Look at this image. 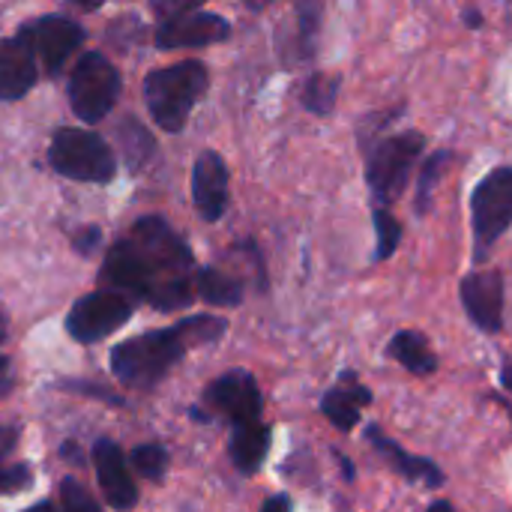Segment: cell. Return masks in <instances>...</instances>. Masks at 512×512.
I'll return each mask as SVG.
<instances>
[{
    "instance_id": "8",
    "label": "cell",
    "mask_w": 512,
    "mask_h": 512,
    "mask_svg": "<svg viewBox=\"0 0 512 512\" xmlns=\"http://www.w3.org/2000/svg\"><path fill=\"white\" fill-rule=\"evenodd\" d=\"M459 300L468 321L486 333L498 336L504 330V306H507V282L498 267H483L468 273L459 282Z\"/></svg>"
},
{
    "instance_id": "27",
    "label": "cell",
    "mask_w": 512,
    "mask_h": 512,
    "mask_svg": "<svg viewBox=\"0 0 512 512\" xmlns=\"http://www.w3.org/2000/svg\"><path fill=\"white\" fill-rule=\"evenodd\" d=\"M60 498H63V507L66 510H84V512H96L99 510V504H96V498L81 486V483H75V480H63L60 483Z\"/></svg>"
},
{
    "instance_id": "5",
    "label": "cell",
    "mask_w": 512,
    "mask_h": 512,
    "mask_svg": "<svg viewBox=\"0 0 512 512\" xmlns=\"http://www.w3.org/2000/svg\"><path fill=\"white\" fill-rule=\"evenodd\" d=\"M48 162L57 174L84 183H111L117 174L114 150L90 129H57L48 144Z\"/></svg>"
},
{
    "instance_id": "31",
    "label": "cell",
    "mask_w": 512,
    "mask_h": 512,
    "mask_svg": "<svg viewBox=\"0 0 512 512\" xmlns=\"http://www.w3.org/2000/svg\"><path fill=\"white\" fill-rule=\"evenodd\" d=\"M18 444V429L15 426H0V459L9 456Z\"/></svg>"
},
{
    "instance_id": "38",
    "label": "cell",
    "mask_w": 512,
    "mask_h": 512,
    "mask_svg": "<svg viewBox=\"0 0 512 512\" xmlns=\"http://www.w3.org/2000/svg\"><path fill=\"white\" fill-rule=\"evenodd\" d=\"M252 12H261V9H267V6H273V3H279V0H243Z\"/></svg>"
},
{
    "instance_id": "1",
    "label": "cell",
    "mask_w": 512,
    "mask_h": 512,
    "mask_svg": "<svg viewBox=\"0 0 512 512\" xmlns=\"http://www.w3.org/2000/svg\"><path fill=\"white\" fill-rule=\"evenodd\" d=\"M426 144H429V138L420 129H402L393 135H378L375 141H369L363 147L366 186H369V195L375 204L393 207L405 195V189L426 153Z\"/></svg>"
},
{
    "instance_id": "13",
    "label": "cell",
    "mask_w": 512,
    "mask_h": 512,
    "mask_svg": "<svg viewBox=\"0 0 512 512\" xmlns=\"http://www.w3.org/2000/svg\"><path fill=\"white\" fill-rule=\"evenodd\" d=\"M375 402V393L360 381L354 369H342L336 384L321 396V414L339 432H354L363 420V411Z\"/></svg>"
},
{
    "instance_id": "12",
    "label": "cell",
    "mask_w": 512,
    "mask_h": 512,
    "mask_svg": "<svg viewBox=\"0 0 512 512\" xmlns=\"http://www.w3.org/2000/svg\"><path fill=\"white\" fill-rule=\"evenodd\" d=\"M228 36H231V24L222 15L192 9V12L162 18L153 39L159 48H204L213 42H225Z\"/></svg>"
},
{
    "instance_id": "33",
    "label": "cell",
    "mask_w": 512,
    "mask_h": 512,
    "mask_svg": "<svg viewBox=\"0 0 512 512\" xmlns=\"http://www.w3.org/2000/svg\"><path fill=\"white\" fill-rule=\"evenodd\" d=\"M291 507H294V501H291L288 495H273V498H267V501H264V507H261V510L264 512H273V510L288 512Z\"/></svg>"
},
{
    "instance_id": "20",
    "label": "cell",
    "mask_w": 512,
    "mask_h": 512,
    "mask_svg": "<svg viewBox=\"0 0 512 512\" xmlns=\"http://www.w3.org/2000/svg\"><path fill=\"white\" fill-rule=\"evenodd\" d=\"M297 9V33H294V54L297 60H312L318 51V33L324 21V0H294Z\"/></svg>"
},
{
    "instance_id": "3",
    "label": "cell",
    "mask_w": 512,
    "mask_h": 512,
    "mask_svg": "<svg viewBox=\"0 0 512 512\" xmlns=\"http://www.w3.org/2000/svg\"><path fill=\"white\" fill-rule=\"evenodd\" d=\"M207 84V69L198 60H183L150 72L144 81V102L156 126L165 132H183L195 105L207 93Z\"/></svg>"
},
{
    "instance_id": "41",
    "label": "cell",
    "mask_w": 512,
    "mask_h": 512,
    "mask_svg": "<svg viewBox=\"0 0 512 512\" xmlns=\"http://www.w3.org/2000/svg\"><path fill=\"white\" fill-rule=\"evenodd\" d=\"M6 369H9V360H6V357H0V375H6Z\"/></svg>"
},
{
    "instance_id": "9",
    "label": "cell",
    "mask_w": 512,
    "mask_h": 512,
    "mask_svg": "<svg viewBox=\"0 0 512 512\" xmlns=\"http://www.w3.org/2000/svg\"><path fill=\"white\" fill-rule=\"evenodd\" d=\"M18 36L30 45V51L42 60L48 75H60L69 57L84 42V27L63 15H42L18 30Z\"/></svg>"
},
{
    "instance_id": "15",
    "label": "cell",
    "mask_w": 512,
    "mask_h": 512,
    "mask_svg": "<svg viewBox=\"0 0 512 512\" xmlns=\"http://www.w3.org/2000/svg\"><path fill=\"white\" fill-rule=\"evenodd\" d=\"M93 465H96V480L105 495V501L114 510H132L138 504V489L126 471L123 453L114 441L102 438L93 444Z\"/></svg>"
},
{
    "instance_id": "4",
    "label": "cell",
    "mask_w": 512,
    "mask_h": 512,
    "mask_svg": "<svg viewBox=\"0 0 512 512\" xmlns=\"http://www.w3.org/2000/svg\"><path fill=\"white\" fill-rule=\"evenodd\" d=\"M471 237L474 264H486L498 240L512 228V165H498L480 177L471 189Z\"/></svg>"
},
{
    "instance_id": "6",
    "label": "cell",
    "mask_w": 512,
    "mask_h": 512,
    "mask_svg": "<svg viewBox=\"0 0 512 512\" xmlns=\"http://www.w3.org/2000/svg\"><path fill=\"white\" fill-rule=\"evenodd\" d=\"M66 93H69V105L78 120L99 123L114 108V102L120 96V72L108 57L87 51L72 66Z\"/></svg>"
},
{
    "instance_id": "40",
    "label": "cell",
    "mask_w": 512,
    "mask_h": 512,
    "mask_svg": "<svg viewBox=\"0 0 512 512\" xmlns=\"http://www.w3.org/2000/svg\"><path fill=\"white\" fill-rule=\"evenodd\" d=\"M9 387H12V384H9V378H6V375H0V396H3Z\"/></svg>"
},
{
    "instance_id": "2",
    "label": "cell",
    "mask_w": 512,
    "mask_h": 512,
    "mask_svg": "<svg viewBox=\"0 0 512 512\" xmlns=\"http://www.w3.org/2000/svg\"><path fill=\"white\" fill-rule=\"evenodd\" d=\"M189 348L192 345L180 324L168 330H153L117 345L111 351V372L120 384L132 390H150L183 360Z\"/></svg>"
},
{
    "instance_id": "25",
    "label": "cell",
    "mask_w": 512,
    "mask_h": 512,
    "mask_svg": "<svg viewBox=\"0 0 512 512\" xmlns=\"http://www.w3.org/2000/svg\"><path fill=\"white\" fill-rule=\"evenodd\" d=\"M132 465L144 480L159 483L165 477V471H168V456H165V450L159 444H141V447L132 450Z\"/></svg>"
},
{
    "instance_id": "32",
    "label": "cell",
    "mask_w": 512,
    "mask_h": 512,
    "mask_svg": "<svg viewBox=\"0 0 512 512\" xmlns=\"http://www.w3.org/2000/svg\"><path fill=\"white\" fill-rule=\"evenodd\" d=\"M462 21L471 27V30H480L483 24H486V18H483V12L477 9V6H465V12H462Z\"/></svg>"
},
{
    "instance_id": "29",
    "label": "cell",
    "mask_w": 512,
    "mask_h": 512,
    "mask_svg": "<svg viewBox=\"0 0 512 512\" xmlns=\"http://www.w3.org/2000/svg\"><path fill=\"white\" fill-rule=\"evenodd\" d=\"M201 3H207V0H150V9L159 18H171V15H180V12H192Z\"/></svg>"
},
{
    "instance_id": "26",
    "label": "cell",
    "mask_w": 512,
    "mask_h": 512,
    "mask_svg": "<svg viewBox=\"0 0 512 512\" xmlns=\"http://www.w3.org/2000/svg\"><path fill=\"white\" fill-rule=\"evenodd\" d=\"M405 114V105H396V108H387V111H369L360 123H357V138H360V147H366L369 144V138L375 141L384 129H387V123H393V120H399Z\"/></svg>"
},
{
    "instance_id": "36",
    "label": "cell",
    "mask_w": 512,
    "mask_h": 512,
    "mask_svg": "<svg viewBox=\"0 0 512 512\" xmlns=\"http://www.w3.org/2000/svg\"><path fill=\"white\" fill-rule=\"evenodd\" d=\"M426 510H429V512H456V504H450V501H444V498H438V501H432V504H426Z\"/></svg>"
},
{
    "instance_id": "17",
    "label": "cell",
    "mask_w": 512,
    "mask_h": 512,
    "mask_svg": "<svg viewBox=\"0 0 512 512\" xmlns=\"http://www.w3.org/2000/svg\"><path fill=\"white\" fill-rule=\"evenodd\" d=\"M384 354L399 363L405 372L417 375V378H432L438 369H441V357L432 351V342L426 333L420 330H399L390 336Z\"/></svg>"
},
{
    "instance_id": "10",
    "label": "cell",
    "mask_w": 512,
    "mask_h": 512,
    "mask_svg": "<svg viewBox=\"0 0 512 512\" xmlns=\"http://www.w3.org/2000/svg\"><path fill=\"white\" fill-rule=\"evenodd\" d=\"M204 405L213 414L231 420L234 426L237 423H249V420H261V411H264V399H261L258 381L246 369H231V372L219 375L204 390Z\"/></svg>"
},
{
    "instance_id": "37",
    "label": "cell",
    "mask_w": 512,
    "mask_h": 512,
    "mask_svg": "<svg viewBox=\"0 0 512 512\" xmlns=\"http://www.w3.org/2000/svg\"><path fill=\"white\" fill-rule=\"evenodd\" d=\"M72 6H78V9H84V12H93V9H99L105 0H69Z\"/></svg>"
},
{
    "instance_id": "24",
    "label": "cell",
    "mask_w": 512,
    "mask_h": 512,
    "mask_svg": "<svg viewBox=\"0 0 512 512\" xmlns=\"http://www.w3.org/2000/svg\"><path fill=\"white\" fill-rule=\"evenodd\" d=\"M180 327H183L189 345L198 348V345L219 342V339L225 336V330H228V321H222V318H216V315H195V318H183Z\"/></svg>"
},
{
    "instance_id": "21",
    "label": "cell",
    "mask_w": 512,
    "mask_h": 512,
    "mask_svg": "<svg viewBox=\"0 0 512 512\" xmlns=\"http://www.w3.org/2000/svg\"><path fill=\"white\" fill-rule=\"evenodd\" d=\"M339 90H342V78L339 75H330V72H312L303 87H300V105L315 114V117H327L333 114L336 108V99H339Z\"/></svg>"
},
{
    "instance_id": "39",
    "label": "cell",
    "mask_w": 512,
    "mask_h": 512,
    "mask_svg": "<svg viewBox=\"0 0 512 512\" xmlns=\"http://www.w3.org/2000/svg\"><path fill=\"white\" fill-rule=\"evenodd\" d=\"M6 333H9V327H6V318L0 315V345L6 342Z\"/></svg>"
},
{
    "instance_id": "7",
    "label": "cell",
    "mask_w": 512,
    "mask_h": 512,
    "mask_svg": "<svg viewBox=\"0 0 512 512\" xmlns=\"http://www.w3.org/2000/svg\"><path fill=\"white\" fill-rule=\"evenodd\" d=\"M135 315V300L126 291H93L84 294L66 315V333L75 342H99L117 333Z\"/></svg>"
},
{
    "instance_id": "30",
    "label": "cell",
    "mask_w": 512,
    "mask_h": 512,
    "mask_svg": "<svg viewBox=\"0 0 512 512\" xmlns=\"http://www.w3.org/2000/svg\"><path fill=\"white\" fill-rule=\"evenodd\" d=\"M99 237H102V234H99V228H93V225H90V228H81V231L72 237V243H75V249H78V252H84V255H87L93 246H99Z\"/></svg>"
},
{
    "instance_id": "16",
    "label": "cell",
    "mask_w": 512,
    "mask_h": 512,
    "mask_svg": "<svg viewBox=\"0 0 512 512\" xmlns=\"http://www.w3.org/2000/svg\"><path fill=\"white\" fill-rule=\"evenodd\" d=\"M36 84V54L21 36L0 39V102H15Z\"/></svg>"
},
{
    "instance_id": "34",
    "label": "cell",
    "mask_w": 512,
    "mask_h": 512,
    "mask_svg": "<svg viewBox=\"0 0 512 512\" xmlns=\"http://www.w3.org/2000/svg\"><path fill=\"white\" fill-rule=\"evenodd\" d=\"M498 381H501V387L507 390L512 396V360H501V372H498Z\"/></svg>"
},
{
    "instance_id": "35",
    "label": "cell",
    "mask_w": 512,
    "mask_h": 512,
    "mask_svg": "<svg viewBox=\"0 0 512 512\" xmlns=\"http://www.w3.org/2000/svg\"><path fill=\"white\" fill-rule=\"evenodd\" d=\"M336 459H339V465H342V474H345V480L348 483H354L357 480V471H354V462L348 459V456H342V453H333Z\"/></svg>"
},
{
    "instance_id": "19",
    "label": "cell",
    "mask_w": 512,
    "mask_h": 512,
    "mask_svg": "<svg viewBox=\"0 0 512 512\" xmlns=\"http://www.w3.org/2000/svg\"><path fill=\"white\" fill-rule=\"evenodd\" d=\"M456 159H459V153H456V150H447V147H441V150L429 153L426 159H420L417 192H414V213H417L420 219L432 213L438 186H441V180H444V171H447Z\"/></svg>"
},
{
    "instance_id": "18",
    "label": "cell",
    "mask_w": 512,
    "mask_h": 512,
    "mask_svg": "<svg viewBox=\"0 0 512 512\" xmlns=\"http://www.w3.org/2000/svg\"><path fill=\"white\" fill-rule=\"evenodd\" d=\"M270 441H273V429L261 420H249V423H237L228 441V456L234 462V468L246 477L258 474L267 453H270Z\"/></svg>"
},
{
    "instance_id": "28",
    "label": "cell",
    "mask_w": 512,
    "mask_h": 512,
    "mask_svg": "<svg viewBox=\"0 0 512 512\" xmlns=\"http://www.w3.org/2000/svg\"><path fill=\"white\" fill-rule=\"evenodd\" d=\"M33 483L30 465H6L0 468V495H15Z\"/></svg>"
},
{
    "instance_id": "23",
    "label": "cell",
    "mask_w": 512,
    "mask_h": 512,
    "mask_svg": "<svg viewBox=\"0 0 512 512\" xmlns=\"http://www.w3.org/2000/svg\"><path fill=\"white\" fill-rule=\"evenodd\" d=\"M372 225H375V252H372V261L375 264H384V261H390L399 252L402 237H405V228L390 213V207H384V204H375L372 207Z\"/></svg>"
},
{
    "instance_id": "11",
    "label": "cell",
    "mask_w": 512,
    "mask_h": 512,
    "mask_svg": "<svg viewBox=\"0 0 512 512\" xmlns=\"http://www.w3.org/2000/svg\"><path fill=\"white\" fill-rule=\"evenodd\" d=\"M366 444L378 453V459L393 471L399 474L405 483L411 486H423L429 492H438L447 486V474L426 456H417V453H408L399 441H393L378 423L366 426Z\"/></svg>"
},
{
    "instance_id": "14",
    "label": "cell",
    "mask_w": 512,
    "mask_h": 512,
    "mask_svg": "<svg viewBox=\"0 0 512 512\" xmlns=\"http://www.w3.org/2000/svg\"><path fill=\"white\" fill-rule=\"evenodd\" d=\"M192 204L201 219L216 222L228 210V165L216 150H204L192 168Z\"/></svg>"
},
{
    "instance_id": "22",
    "label": "cell",
    "mask_w": 512,
    "mask_h": 512,
    "mask_svg": "<svg viewBox=\"0 0 512 512\" xmlns=\"http://www.w3.org/2000/svg\"><path fill=\"white\" fill-rule=\"evenodd\" d=\"M195 288H198V297L213 303V306H240L243 303V282L228 276L225 270H216V267H204L195 279Z\"/></svg>"
}]
</instances>
